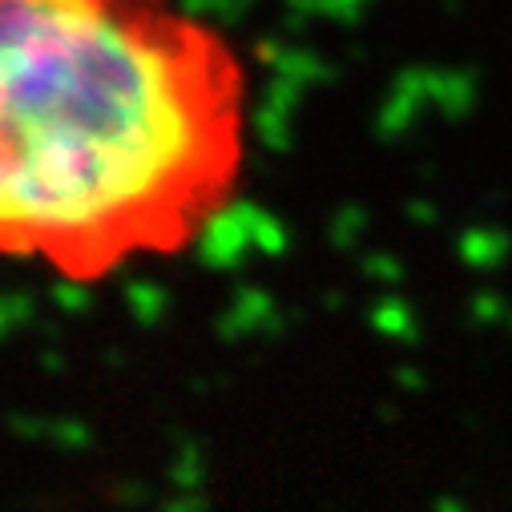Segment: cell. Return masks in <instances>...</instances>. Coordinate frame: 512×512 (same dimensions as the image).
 <instances>
[{"instance_id":"6da1fadb","label":"cell","mask_w":512,"mask_h":512,"mask_svg":"<svg viewBox=\"0 0 512 512\" xmlns=\"http://www.w3.org/2000/svg\"><path fill=\"white\" fill-rule=\"evenodd\" d=\"M246 166V73L170 0H0V259L97 283L186 250Z\"/></svg>"}]
</instances>
